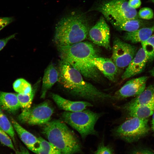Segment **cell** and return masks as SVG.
<instances>
[{
    "label": "cell",
    "mask_w": 154,
    "mask_h": 154,
    "mask_svg": "<svg viewBox=\"0 0 154 154\" xmlns=\"http://www.w3.org/2000/svg\"><path fill=\"white\" fill-rule=\"evenodd\" d=\"M42 133L48 141L62 154H75L82 152L81 143L74 132L64 122L58 120L43 125Z\"/></svg>",
    "instance_id": "4"
},
{
    "label": "cell",
    "mask_w": 154,
    "mask_h": 154,
    "mask_svg": "<svg viewBox=\"0 0 154 154\" xmlns=\"http://www.w3.org/2000/svg\"><path fill=\"white\" fill-rule=\"evenodd\" d=\"M58 69V82L72 95L94 103L115 100L113 95L101 91L85 81L81 73L67 62L61 60Z\"/></svg>",
    "instance_id": "1"
},
{
    "label": "cell",
    "mask_w": 154,
    "mask_h": 154,
    "mask_svg": "<svg viewBox=\"0 0 154 154\" xmlns=\"http://www.w3.org/2000/svg\"><path fill=\"white\" fill-rule=\"evenodd\" d=\"M61 60L78 71L84 78L98 81L100 79L98 70L92 63V59L99 56L97 48L91 43L82 41L71 45L57 46Z\"/></svg>",
    "instance_id": "2"
},
{
    "label": "cell",
    "mask_w": 154,
    "mask_h": 154,
    "mask_svg": "<svg viewBox=\"0 0 154 154\" xmlns=\"http://www.w3.org/2000/svg\"><path fill=\"white\" fill-rule=\"evenodd\" d=\"M110 36L109 27L103 17L89 30L88 34L90 40L94 44L109 50L111 49Z\"/></svg>",
    "instance_id": "10"
},
{
    "label": "cell",
    "mask_w": 154,
    "mask_h": 154,
    "mask_svg": "<svg viewBox=\"0 0 154 154\" xmlns=\"http://www.w3.org/2000/svg\"><path fill=\"white\" fill-rule=\"evenodd\" d=\"M152 116V117L151 123V128L152 131L154 132V113Z\"/></svg>",
    "instance_id": "35"
},
{
    "label": "cell",
    "mask_w": 154,
    "mask_h": 154,
    "mask_svg": "<svg viewBox=\"0 0 154 154\" xmlns=\"http://www.w3.org/2000/svg\"><path fill=\"white\" fill-rule=\"evenodd\" d=\"M0 106L10 113L17 111L21 107L17 94L0 91Z\"/></svg>",
    "instance_id": "19"
},
{
    "label": "cell",
    "mask_w": 154,
    "mask_h": 154,
    "mask_svg": "<svg viewBox=\"0 0 154 154\" xmlns=\"http://www.w3.org/2000/svg\"><path fill=\"white\" fill-rule=\"evenodd\" d=\"M102 115V113L86 109L75 112L66 111L62 116L65 122L76 130L84 140L89 135H98L95 126Z\"/></svg>",
    "instance_id": "5"
},
{
    "label": "cell",
    "mask_w": 154,
    "mask_h": 154,
    "mask_svg": "<svg viewBox=\"0 0 154 154\" xmlns=\"http://www.w3.org/2000/svg\"><path fill=\"white\" fill-rule=\"evenodd\" d=\"M16 154H30L27 149L22 146H20L19 150H16Z\"/></svg>",
    "instance_id": "34"
},
{
    "label": "cell",
    "mask_w": 154,
    "mask_h": 154,
    "mask_svg": "<svg viewBox=\"0 0 154 154\" xmlns=\"http://www.w3.org/2000/svg\"><path fill=\"white\" fill-rule=\"evenodd\" d=\"M154 32V25L147 27L140 28L131 32H127L123 36L124 40L133 44L141 42L152 36Z\"/></svg>",
    "instance_id": "18"
},
{
    "label": "cell",
    "mask_w": 154,
    "mask_h": 154,
    "mask_svg": "<svg viewBox=\"0 0 154 154\" xmlns=\"http://www.w3.org/2000/svg\"><path fill=\"white\" fill-rule=\"evenodd\" d=\"M97 9L110 22L137 18V11L129 6L127 0H108Z\"/></svg>",
    "instance_id": "7"
},
{
    "label": "cell",
    "mask_w": 154,
    "mask_h": 154,
    "mask_svg": "<svg viewBox=\"0 0 154 154\" xmlns=\"http://www.w3.org/2000/svg\"><path fill=\"white\" fill-rule=\"evenodd\" d=\"M153 1H154V0H153Z\"/></svg>",
    "instance_id": "38"
},
{
    "label": "cell",
    "mask_w": 154,
    "mask_h": 154,
    "mask_svg": "<svg viewBox=\"0 0 154 154\" xmlns=\"http://www.w3.org/2000/svg\"><path fill=\"white\" fill-rule=\"evenodd\" d=\"M0 128L6 132L11 137L14 143H15V132L12 124L3 112L0 106Z\"/></svg>",
    "instance_id": "22"
},
{
    "label": "cell",
    "mask_w": 154,
    "mask_h": 154,
    "mask_svg": "<svg viewBox=\"0 0 154 154\" xmlns=\"http://www.w3.org/2000/svg\"><path fill=\"white\" fill-rule=\"evenodd\" d=\"M141 43L148 61H152L154 59V35Z\"/></svg>",
    "instance_id": "25"
},
{
    "label": "cell",
    "mask_w": 154,
    "mask_h": 154,
    "mask_svg": "<svg viewBox=\"0 0 154 154\" xmlns=\"http://www.w3.org/2000/svg\"><path fill=\"white\" fill-rule=\"evenodd\" d=\"M154 104V84L149 86L139 95L124 104L126 106Z\"/></svg>",
    "instance_id": "20"
},
{
    "label": "cell",
    "mask_w": 154,
    "mask_h": 154,
    "mask_svg": "<svg viewBox=\"0 0 154 154\" xmlns=\"http://www.w3.org/2000/svg\"><path fill=\"white\" fill-rule=\"evenodd\" d=\"M89 30L85 16L72 13L62 17L57 23L54 41L57 46L71 45L85 40Z\"/></svg>",
    "instance_id": "3"
},
{
    "label": "cell",
    "mask_w": 154,
    "mask_h": 154,
    "mask_svg": "<svg viewBox=\"0 0 154 154\" xmlns=\"http://www.w3.org/2000/svg\"><path fill=\"white\" fill-rule=\"evenodd\" d=\"M149 72L151 75L154 77V67Z\"/></svg>",
    "instance_id": "36"
},
{
    "label": "cell",
    "mask_w": 154,
    "mask_h": 154,
    "mask_svg": "<svg viewBox=\"0 0 154 154\" xmlns=\"http://www.w3.org/2000/svg\"><path fill=\"white\" fill-rule=\"evenodd\" d=\"M128 3L131 7L135 9L139 7L141 4L140 0H129Z\"/></svg>",
    "instance_id": "33"
},
{
    "label": "cell",
    "mask_w": 154,
    "mask_h": 154,
    "mask_svg": "<svg viewBox=\"0 0 154 154\" xmlns=\"http://www.w3.org/2000/svg\"><path fill=\"white\" fill-rule=\"evenodd\" d=\"M110 23L117 30L127 32L134 31L141 28L143 25V22L137 18L113 21Z\"/></svg>",
    "instance_id": "21"
},
{
    "label": "cell",
    "mask_w": 154,
    "mask_h": 154,
    "mask_svg": "<svg viewBox=\"0 0 154 154\" xmlns=\"http://www.w3.org/2000/svg\"><path fill=\"white\" fill-rule=\"evenodd\" d=\"M148 78L147 76H143L127 81L115 93L113 96L115 100H121L137 96L145 88Z\"/></svg>",
    "instance_id": "11"
},
{
    "label": "cell",
    "mask_w": 154,
    "mask_h": 154,
    "mask_svg": "<svg viewBox=\"0 0 154 154\" xmlns=\"http://www.w3.org/2000/svg\"><path fill=\"white\" fill-rule=\"evenodd\" d=\"M131 154H154V151L149 148H140L134 150Z\"/></svg>",
    "instance_id": "31"
},
{
    "label": "cell",
    "mask_w": 154,
    "mask_h": 154,
    "mask_svg": "<svg viewBox=\"0 0 154 154\" xmlns=\"http://www.w3.org/2000/svg\"><path fill=\"white\" fill-rule=\"evenodd\" d=\"M15 34H14L3 38L0 39V51L6 45L11 39L15 37Z\"/></svg>",
    "instance_id": "32"
},
{
    "label": "cell",
    "mask_w": 154,
    "mask_h": 154,
    "mask_svg": "<svg viewBox=\"0 0 154 154\" xmlns=\"http://www.w3.org/2000/svg\"><path fill=\"white\" fill-rule=\"evenodd\" d=\"M36 90V88L33 89L31 93L28 94H17L21 107L25 109L31 107Z\"/></svg>",
    "instance_id": "26"
},
{
    "label": "cell",
    "mask_w": 154,
    "mask_h": 154,
    "mask_svg": "<svg viewBox=\"0 0 154 154\" xmlns=\"http://www.w3.org/2000/svg\"><path fill=\"white\" fill-rule=\"evenodd\" d=\"M150 129L147 118L132 117L116 127L113 133L116 138L132 143L147 136Z\"/></svg>",
    "instance_id": "6"
},
{
    "label": "cell",
    "mask_w": 154,
    "mask_h": 154,
    "mask_svg": "<svg viewBox=\"0 0 154 154\" xmlns=\"http://www.w3.org/2000/svg\"><path fill=\"white\" fill-rule=\"evenodd\" d=\"M140 18L144 19L149 20L152 19L154 17V13L152 9L148 7L141 8L138 12Z\"/></svg>",
    "instance_id": "29"
},
{
    "label": "cell",
    "mask_w": 154,
    "mask_h": 154,
    "mask_svg": "<svg viewBox=\"0 0 154 154\" xmlns=\"http://www.w3.org/2000/svg\"><path fill=\"white\" fill-rule=\"evenodd\" d=\"M14 20L12 17H0V31Z\"/></svg>",
    "instance_id": "30"
},
{
    "label": "cell",
    "mask_w": 154,
    "mask_h": 154,
    "mask_svg": "<svg viewBox=\"0 0 154 154\" xmlns=\"http://www.w3.org/2000/svg\"><path fill=\"white\" fill-rule=\"evenodd\" d=\"M11 154H12V153H11Z\"/></svg>",
    "instance_id": "37"
},
{
    "label": "cell",
    "mask_w": 154,
    "mask_h": 154,
    "mask_svg": "<svg viewBox=\"0 0 154 154\" xmlns=\"http://www.w3.org/2000/svg\"><path fill=\"white\" fill-rule=\"evenodd\" d=\"M121 108L129 118L136 117L147 118L154 113V104L134 106H126L124 105Z\"/></svg>",
    "instance_id": "17"
},
{
    "label": "cell",
    "mask_w": 154,
    "mask_h": 154,
    "mask_svg": "<svg viewBox=\"0 0 154 154\" xmlns=\"http://www.w3.org/2000/svg\"><path fill=\"white\" fill-rule=\"evenodd\" d=\"M93 154H114L113 148L109 145H105L103 142L100 143Z\"/></svg>",
    "instance_id": "28"
},
{
    "label": "cell",
    "mask_w": 154,
    "mask_h": 154,
    "mask_svg": "<svg viewBox=\"0 0 154 154\" xmlns=\"http://www.w3.org/2000/svg\"><path fill=\"white\" fill-rule=\"evenodd\" d=\"M10 136L0 128V142L15 151H16Z\"/></svg>",
    "instance_id": "27"
},
{
    "label": "cell",
    "mask_w": 154,
    "mask_h": 154,
    "mask_svg": "<svg viewBox=\"0 0 154 154\" xmlns=\"http://www.w3.org/2000/svg\"><path fill=\"white\" fill-rule=\"evenodd\" d=\"M14 90L19 94H30L33 89L31 84L27 80L22 78H18L13 84Z\"/></svg>",
    "instance_id": "23"
},
{
    "label": "cell",
    "mask_w": 154,
    "mask_h": 154,
    "mask_svg": "<svg viewBox=\"0 0 154 154\" xmlns=\"http://www.w3.org/2000/svg\"><path fill=\"white\" fill-rule=\"evenodd\" d=\"M137 47L116 38L112 48V60L118 69L127 67L135 55Z\"/></svg>",
    "instance_id": "9"
},
{
    "label": "cell",
    "mask_w": 154,
    "mask_h": 154,
    "mask_svg": "<svg viewBox=\"0 0 154 154\" xmlns=\"http://www.w3.org/2000/svg\"><path fill=\"white\" fill-rule=\"evenodd\" d=\"M52 97L59 108L66 111L79 112L93 106L92 104L89 102L72 101L65 99L56 94H52Z\"/></svg>",
    "instance_id": "15"
},
{
    "label": "cell",
    "mask_w": 154,
    "mask_h": 154,
    "mask_svg": "<svg viewBox=\"0 0 154 154\" xmlns=\"http://www.w3.org/2000/svg\"><path fill=\"white\" fill-rule=\"evenodd\" d=\"M40 147L37 154H62L55 146L41 137H38Z\"/></svg>",
    "instance_id": "24"
},
{
    "label": "cell",
    "mask_w": 154,
    "mask_h": 154,
    "mask_svg": "<svg viewBox=\"0 0 154 154\" xmlns=\"http://www.w3.org/2000/svg\"><path fill=\"white\" fill-rule=\"evenodd\" d=\"M11 122L22 141L30 150L37 154L40 147L38 138L23 128L13 118H11Z\"/></svg>",
    "instance_id": "14"
},
{
    "label": "cell",
    "mask_w": 154,
    "mask_h": 154,
    "mask_svg": "<svg viewBox=\"0 0 154 154\" xmlns=\"http://www.w3.org/2000/svg\"><path fill=\"white\" fill-rule=\"evenodd\" d=\"M59 73L58 69L52 63L45 69L42 78L40 98H45L48 91L57 82H58Z\"/></svg>",
    "instance_id": "16"
},
{
    "label": "cell",
    "mask_w": 154,
    "mask_h": 154,
    "mask_svg": "<svg viewBox=\"0 0 154 154\" xmlns=\"http://www.w3.org/2000/svg\"><path fill=\"white\" fill-rule=\"evenodd\" d=\"M148 62L146 54L142 48L137 51L123 73L121 78L125 80L141 73L145 69Z\"/></svg>",
    "instance_id": "12"
},
{
    "label": "cell",
    "mask_w": 154,
    "mask_h": 154,
    "mask_svg": "<svg viewBox=\"0 0 154 154\" xmlns=\"http://www.w3.org/2000/svg\"><path fill=\"white\" fill-rule=\"evenodd\" d=\"M53 112V108L45 101L33 107L23 109L18 119L21 122L29 125H44L50 121Z\"/></svg>",
    "instance_id": "8"
},
{
    "label": "cell",
    "mask_w": 154,
    "mask_h": 154,
    "mask_svg": "<svg viewBox=\"0 0 154 154\" xmlns=\"http://www.w3.org/2000/svg\"><path fill=\"white\" fill-rule=\"evenodd\" d=\"M91 62L108 79L116 81L119 69L112 59L98 56L92 59Z\"/></svg>",
    "instance_id": "13"
}]
</instances>
